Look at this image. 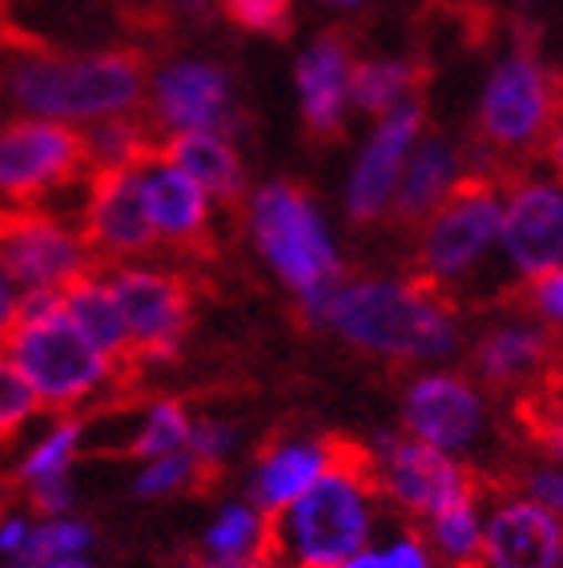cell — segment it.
<instances>
[{
	"instance_id": "1",
	"label": "cell",
	"mask_w": 563,
	"mask_h": 568,
	"mask_svg": "<svg viewBox=\"0 0 563 568\" xmlns=\"http://www.w3.org/2000/svg\"><path fill=\"white\" fill-rule=\"evenodd\" d=\"M306 323L358 355L399 367H439L463 351V318L451 295L419 274H347L303 306Z\"/></svg>"
},
{
	"instance_id": "2",
	"label": "cell",
	"mask_w": 563,
	"mask_h": 568,
	"mask_svg": "<svg viewBox=\"0 0 563 568\" xmlns=\"http://www.w3.org/2000/svg\"><path fill=\"white\" fill-rule=\"evenodd\" d=\"M150 73L137 53L101 49V53H53V49H17L4 65V89L29 118L61 121L73 130L109 118H130L145 105Z\"/></svg>"
},
{
	"instance_id": "3",
	"label": "cell",
	"mask_w": 563,
	"mask_h": 568,
	"mask_svg": "<svg viewBox=\"0 0 563 568\" xmlns=\"http://www.w3.org/2000/svg\"><path fill=\"white\" fill-rule=\"evenodd\" d=\"M387 525L382 496L358 448H342L335 468L270 516V557L278 568H338Z\"/></svg>"
},
{
	"instance_id": "4",
	"label": "cell",
	"mask_w": 563,
	"mask_h": 568,
	"mask_svg": "<svg viewBox=\"0 0 563 568\" xmlns=\"http://www.w3.org/2000/svg\"><path fill=\"white\" fill-rule=\"evenodd\" d=\"M0 355L21 372L37 404L53 416H76L101 404L121 383L125 367L101 355L93 343L73 327L61 295L29 291L21 295V315L0 339Z\"/></svg>"
},
{
	"instance_id": "5",
	"label": "cell",
	"mask_w": 563,
	"mask_h": 568,
	"mask_svg": "<svg viewBox=\"0 0 563 568\" xmlns=\"http://www.w3.org/2000/svg\"><path fill=\"white\" fill-rule=\"evenodd\" d=\"M238 206L254 258L282 291H290L298 311L323 298L338 278H347L335 222L298 182L270 178L246 190Z\"/></svg>"
},
{
	"instance_id": "6",
	"label": "cell",
	"mask_w": 563,
	"mask_h": 568,
	"mask_svg": "<svg viewBox=\"0 0 563 568\" xmlns=\"http://www.w3.org/2000/svg\"><path fill=\"white\" fill-rule=\"evenodd\" d=\"M563 105L560 77L531 44H511L491 61L475 93V145L483 174H515L540 153Z\"/></svg>"
},
{
	"instance_id": "7",
	"label": "cell",
	"mask_w": 563,
	"mask_h": 568,
	"mask_svg": "<svg viewBox=\"0 0 563 568\" xmlns=\"http://www.w3.org/2000/svg\"><path fill=\"white\" fill-rule=\"evenodd\" d=\"M503 178H467L443 206L414 226V274L455 298L499 266Z\"/></svg>"
},
{
	"instance_id": "8",
	"label": "cell",
	"mask_w": 563,
	"mask_h": 568,
	"mask_svg": "<svg viewBox=\"0 0 563 568\" xmlns=\"http://www.w3.org/2000/svg\"><path fill=\"white\" fill-rule=\"evenodd\" d=\"M358 456L379 488L382 508L407 525H422L431 513L479 488L471 464L439 448H427L414 436H407L399 424L375 432L367 448H358Z\"/></svg>"
},
{
	"instance_id": "9",
	"label": "cell",
	"mask_w": 563,
	"mask_h": 568,
	"mask_svg": "<svg viewBox=\"0 0 563 568\" xmlns=\"http://www.w3.org/2000/svg\"><path fill=\"white\" fill-rule=\"evenodd\" d=\"M399 427L427 448H439L447 456L471 464L491 439L488 387L471 372H459L447 363L419 367L411 379L402 383Z\"/></svg>"
},
{
	"instance_id": "10",
	"label": "cell",
	"mask_w": 563,
	"mask_h": 568,
	"mask_svg": "<svg viewBox=\"0 0 563 568\" xmlns=\"http://www.w3.org/2000/svg\"><path fill=\"white\" fill-rule=\"evenodd\" d=\"M0 266L9 278L29 291L61 295L81 274L98 271L81 226L37 206H0Z\"/></svg>"
},
{
	"instance_id": "11",
	"label": "cell",
	"mask_w": 563,
	"mask_h": 568,
	"mask_svg": "<svg viewBox=\"0 0 563 568\" xmlns=\"http://www.w3.org/2000/svg\"><path fill=\"white\" fill-rule=\"evenodd\" d=\"M85 178V145L73 125L24 113L0 130V206H33Z\"/></svg>"
},
{
	"instance_id": "12",
	"label": "cell",
	"mask_w": 563,
	"mask_h": 568,
	"mask_svg": "<svg viewBox=\"0 0 563 568\" xmlns=\"http://www.w3.org/2000/svg\"><path fill=\"white\" fill-rule=\"evenodd\" d=\"M130 327L133 363H157L177 355L194 323V291L182 274L157 263H117L105 271Z\"/></svg>"
},
{
	"instance_id": "13",
	"label": "cell",
	"mask_w": 563,
	"mask_h": 568,
	"mask_svg": "<svg viewBox=\"0 0 563 568\" xmlns=\"http://www.w3.org/2000/svg\"><path fill=\"white\" fill-rule=\"evenodd\" d=\"M499 266L515 286L563 266V186L552 174L523 165L503 178Z\"/></svg>"
},
{
	"instance_id": "14",
	"label": "cell",
	"mask_w": 563,
	"mask_h": 568,
	"mask_svg": "<svg viewBox=\"0 0 563 568\" xmlns=\"http://www.w3.org/2000/svg\"><path fill=\"white\" fill-rule=\"evenodd\" d=\"M145 121L162 138L197 130H234L238 89L234 77L214 57H174L150 73L145 85Z\"/></svg>"
},
{
	"instance_id": "15",
	"label": "cell",
	"mask_w": 563,
	"mask_h": 568,
	"mask_svg": "<svg viewBox=\"0 0 563 568\" xmlns=\"http://www.w3.org/2000/svg\"><path fill=\"white\" fill-rule=\"evenodd\" d=\"M422 130H427V118H422L419 101L370 121V130L362 133V142L350 158L347 178H342V214L355 226H375L395 214L402 170L411 162V150L419 145Z\"/></svg>"
},
{
	"instance_id": "16",
	"label": "cell",
	"mask_w": 563,
	"mask_h": 568,
	"mask_svg": "<svg viewBox=\"0 0 563 568\" xmlns=\"http://www.w3.org/2000/svg\"><path fill=\"white\" fill-rule=\"evenodd\" d=\"M76 226H81L98 263H137L150 251H157V234H153L150 210H145L137 165L89 174Z\"/></svg>"
},
{
	"instance_id": "17",
	"label": "cell",
	"mask_w": 563,
	"mask_h": 568,
	"mask_svg": "<svg viewBox=\"0 0 563 568\" xmlns=\"http://www.w3.org/2000/svg\"><path fill=\"white\" fill-rule=\"evenodd\" d=\"M467 359H471V375L488 392H523L552 372L555 335L528 311H511L479 327Z\"/></svg>"
},
{
	"instance_id": "18",
	"label": "cell",
	"mask_w": 563,
	"mask_h": 568,
	"mask_svg": "<svg viewBox=\"0 0 563 568\" xmlns=\"http://www.w3.org/2000/svg\"><path fill=\"white\" fill-rule=\"evenodd\" d=\"M141 194H145V210H150L153 234L157 246L170 251H202L214 234L217 202L197 186L194 178L177 170L162 150L145 153L137 162Z\"/></svg>"
},
{
	"instance_id": "19",
	"label": "cell",
	"mask_w": 563,
	"mask_h": 568,
	"mask_svg": "<svg viewBox=\"0 0 563 568\" xmlns=\"http://www.w3.org/2000/svg\"><path fill=\"white\" fill-rule=\"evenodd\" d=\"M560 552L563 520L543 513L515 488L488 496L479 568H560Z\"/></svg>"
},
{
	"instance_id": "20",
	"label": "cell",
	"mask_w": 563,
	"mask_h": 568,
	"mask_svg": "<svg viewBox=\"0 0 563 568\" xmlns=\"http://www.w3.org/2000/svg\"><path fill=\"white\" fill-rule=\"evenodd\" d=\"M355 49L338 33L306 41L294 57V101L303 125L315 138H335L350 121V85H355Z\"/></svg>"
},
{
	"instance_id": "21",
	"label": "cell",
	"mask_w": 563,
	"mask_h": 568,
	"mask_svg": "<svg viewBox=\"0 0 563 568\" xmlns=\"http://www.w3.org/2000/svg\"><path fill=\"white\" fill-rule=\"evenodd\" d=\"M342 456V444L323 436H278L254 456L246 471V500H254L266 516H278L306 488H315Z\"/></svg>"
},
{
	"instance_id": "22",
	"label": "cell",
	"mask_w": 563,
	"mask_h": 568,
	"mask_svg": "<svg viewBox=\"0 0 563 568\" xmlns=\"http://www.w3.org/2000/svg\"><path fill=\"white\" fill-rule=\"evenodd\" d=\"M475 174H483V165H479V158L467 145H459L447 133L422 130L419 145L411 150V162L402 170L390 219H399L402 226H419L431 210L443 206L447 197Z\"/></svg>"
},
{
	"instance_id": "23",
	"label": "cell",
	"mask_w": 563,
	"mask_h": 568,
	"mask_svg": "<svg viewBox=\"0 0 563 568\" xmlns=\"http://www.w3.org/2000/svg\"><path fill=\"white\" fill-rule=\"evenodd\" d=\"M157 150L194 178L197 186L214 197L217 206H238L249 190L246 158H242L234 133L226 130H197V133H174L162 138Z\"/></svg>"
},
{
	"instance_id": "24",
	"label": "cell",
	"mask_w": 563,
	"mask_h": 568,
	"mask_svg": "<svg viewBox=\"0 0 563 568\" xmlns=\"http://www.w3.org/2000/svg\"><path fill=\"white\" fill-rule=\"evenodd\" d=\"M270 557V516L246 496L217 504L197 540V568H254Z\"/></svg>"
},
{
	"instance_id": "25",
	"label": "cell",
	"mask_w": 563,
	"mask_h": 568,
	"mask_svg": "<svg viewBox=\"0 0 563 568\" xmlns=\"http://www.w3.org/2000/svg\"><path fill=\"white\" fill-rule=\"evenodd\" d=\"M61 306L65 315L73 318V327L85 335L101 355H109L113 363L130 367L133 363V343L130 327H125V315H121V303L109 286L105 271H89L81 274L76 283H69L61 291Z\"/></svg>"
},
{
	"instance_id": "26",
	"label": "cell",
	"mask_w": 563,
	"mask_h": 568,
	"mask_svg": "<svg viewBox=\"0 0 563 568\" xmlns=\"http://www.w3.org/2000/svg\"><path fill=\"white\" fill-rule=\"evenodd\" d=\"M483 525H488V493L471 488L467 496H459L447 508L427 516L419 532L431 545L439 568H479Z\"/></svg>"
},
{
	"instance_id": "27",
	"label": "cell",
	"mask_w": 563,
	"mask_h": 568,
	"mask_svg": "<svg viewBox=\"0 0 563 568\" xmlns=\"http://www.w3.org/2000/svg\"><path fill=\"white\" fill-rule=\"evenodd\" d=\"M422 69L411 57H358L355 85H350V105L367 121L395 113L402 105L419 101Z\"/></svg>"
},
{
	"instance_id": "28",
	"label": "cell",
	"mask_w": 563,
	"mask_h": 568,
	"mask_svg": "<svg viewBox=\"0 0 563 568\" xmlns=\"http://www.w3.org/2000/svg\"><path fill=\"white\" fill-rule=\"evenodd\" d=\"M85 448V419L76 416H57L53 424L44 427L41 436L21 452L17 468H12V484L17 488H33L41 480H61L73 476V464Z\"/></svg>"
},
{
	"instance_id": "29",
	"label": "cell",
	"mask_w": 563,
	"mask_h": 568,
	"mask_svg": "<svg viewBox=\"0 0 563 568\" xmlns=\"http://www.w3.org/2000/svg\"><path fill=\"white\" fill-rule=\"evenodd\" d=\"M81 145H85L89 174H98V170H133L145 153L157 150V145H153L150 121H141L137 113L85 125V130H81Z\"/></svg>"
},
{
	"instance_id": "30",
	"label": "cell",
	"mask_w": 563,
	"mask_h": 568,
	"mask_svg": "<svg viewBox=\"0 0 563 568\" xmlns=\"http://www.w3.org/2000/svg\"><path fill=\"white\" fill-rule=\"evenodd\" d=\"M190 432H194V412L182 404V399H150L133 416V432L125 439V452L133 459H153V456H170V452L190 448Z\"/></svg>"
},
{
	"instance_id": "31",
	"label": "cell",
	"mask_w": 563,
	"mask_h": 568,
	"mask_svg": "<svg viewBox=\"0 0 563 568\" xmlns=\"http://www.w3.org/2000/svg\"><path fill=\"white\" fill-rule=\"evenodd\" d=\"M93 540L98 536H93L89 520H76V516H41V520H33L29 545L21 548V557L12 560V568H37L57 557H89Z\"/></svg>"
},
{
	"instance_id": "32",
	"label": "cell",
	"mask_w": 563,
	"mask_h": 568,
	"mask_svg": "<svg viewBox=\"0 0 563 568\" xmlns=\"http://www.w3.org/2000/svg\"><path fill=\"white\" fill-rule=\"evenodd\" d=\"M197 480H206L202 468H197V459L185 452H170V456H153V459H141L137 476H133V493L141 500H170V496H182L190 493Z\"/></svg>"
},
{
	"instance_id": "33",
	"label": "cell",
	"mask_w": 563,
	"mask_h": 568,
	"mask_svg": "<svg viewBox=\"0 0 563 568\" xmlns=\"http://www.w3.org/2000/svg\"><path fill=\"white\" fill-rule=\"evenodd\" d=\"M242 452V427L229 424L222 416H194V432H190V456L197 459L202 476H214V471L229 468Z\"/></svg>"
},
{
	"instance_id": "34",
	"label": "cell",
	"mask_w": 563,
	"mask_h": 568,
	"mask_svg": "<svg viewBox=\"0 0 563 568\" xmlns=\"http://www.w3.org/2000/svg\"><path fill=\"white\" fill-rule=\"evenodd\" d=\"M37 412H41V404H37V395L29 392V383H24L21 372L0 355V444H9Z\"/></svg>"
},
{
	"instance_id": "35",
	"label": "cell",
	"mask_w": 563,
	"mask_h": 568,
	"mask_svg": "<svg viewBox=\"0 0 563 568\" xmlns=\"http://www.w3.org/2000/svg\"><path fill=\"white\" fill-rule=\"evenodd\" d=\"M515 493L528 496L531 504H540L543 513H552L563 520V459H531L515 476Z\"/></svg>"
},
{
	"instance_id": "36",
	"label": "cell",
	"mask_w": 563,
	"mask_h": 568,
	"mask_svg": "<svg viewBox=\"0 0 563 568\" xmlns=\"http://www.w3.org/2000/svg\"><path fill=\"white\" fill-rule=\"evenodd\" d=\"M222 12L238 24L242 33L274 37L294 17V0H222Z\"/></svg>"
},
{
	"instance_id": "37",
	"label": "cell",
	"mask_w": 563,
	"mask_h": 568,
	"mask_svg": "<svg viewBox=\"0 0 563 568\" xmlns=\"http://www.w3.org/2000/svg\"><path fill=\"white\" fill-rule=\"evenodd\" d=\"M520 303H523V311H528L531 318H540L543 327L560 339V335H563V266H555V271H547V274H540V278L523 283Z\"/></svg>"
},
{
	"instance_id": "38",
	"label": "cell",
	"mask_w": 563,
	"mask_h": 568,
	"mask_svg": "<svg viewBox=\"0 0 563 568\" xmlns=\"http://www.w3.org/2000/svg\"><path fill=\"white\" fill-rule=\"evenodd\" d=\"M24 500L37 516H69L76 504L73 476H61V480H41L33 488H24Z\"/></svg>"
},
{
	"instance_id": "39",
	"label": "cell",
	"mask_w": 563,
	"mask_h": 568,
	"mask_svg": "<svg viewBox=\"0 0 563 568\" xmlns=\"http://www.w3.org/2000/svg\"><path fill=\"white\" fill-rule=\"evenodd\" d=\"M29 532H33V520H29V516H21V513L0 516V557L9 560V565L21 557V548L29 545Z\"/></svg>"
},
{
	"instance_id": "40",
	"label": "cell",
	"mask_w": 563,
	"mask_h": 568,
	"mask_svg": "<svg viewBox=\"0 0 563 568\" xmlns=\"http://www.w3.org/2000/svg\"><path fill=\"white\" fill-rule=\"evenodd\" d=\"M540 162H543V174H552L563 186V105H560L552 130H547V138H543V145H540Z\"/></svg>"
},
{
	"instance_id": "41",
	"label": "cell",
	"mask_w": 563,
	"mask_h": 568,
	"mask_svg": "<svg viewBox=\"0 0 563 568\" xmlns=\"http://www.w3.org/2000/svg\"><path fill=\"white\" fill-rule=\"evenodd\" d=\"M535 444H540V456L563 459V412H540Z\"/></svg>"
},
{
	"instance_id": "42",
	"label": "cell",
	"mask_w": 563,
	"mask_h": 568,
	"mask_svg": "<svg viewBox=\"0 0 563 568\" xmlns=\"http://www.w3.org/2000/svg\"><path fill=\"white\" fill-rule=\"evenodd\" d=\"M17 315H21V286L12 283L9 271L0 266V339H4V335L12 331Z\"/></svg>"
},
{
	"instance_id": "43",
	"label": "cell",
	"mask_w": 563,
	"mask_h": 568,
	"mask_svg": "<svg viewBox=\"0 0 563 568\" xmlns=\"http://www.w3.org/2000/svg\"><path fill=\"white\" fill-rule=\"evenodd\" d=\"M37 568H93V560L89 557H57V560H44V565Z\"/></svg>"
},
{
	"instance_id": "44",
	"label": "cell",
	"mask_w": 563,
	"mask_h": 568,
	"mask_svg": "<svg viewBox=\"0 0 563 568\" xmlns=\"http://www.w3.org/2000/svg\"><path fill=\"white\" fill-rule=\"evenodd\" d=\"M323 9H335V12H358L367 9V0H318Z\"/></svg>"
},
{
	"instance_id": "45",
	"label": "cell",
	"mask_w": 563,
	"mask_h": 568,
	"mask_svg": "<svg viewBox=\"0 0 563 568\" xmlns=\"http://www.w3.org/2000/svg\"><path fill=\"white\" fill-rule=\"evenodd\" d=\"M170 4H177V9H185V12H202V9H206V0H170Z\"/></svg>"
},
{
	"instance_id": "46",
	"label": "cell",
	"mask_w": 563,
	"mask_h": 568,
	"mask_svg": "<svg viewBox=\"0 0 563 568\" xmlns=\"http://www.w3.org/2000/svg\"><path fill=\"white\" fill-rule=\"evenodd\" d=\"M9 513V488H4V476H0V516Z\"/></svg>"
},
{
	"instance_id": "47",
	"label": "cell",
	"mask_w": 563,
	"mask_h": 568,
	"mask_svg": "<svg viewBox=\"0 0 563 568\" xmlns=\"http://www.w3.org/2000/svg\"><path fill=\"white\" fill-rule=\"evenodd\" d=\"M254 568H278V565H274V560H266V565H254Z\"/></svg>"
},
{
	"instance_id": "48",
	"label": "cell",
	"mask_w": 563,
	"mask_h": 568,
	"mask_svg": "<svg viewBox=\"0 0 563 568\" xmlns=\"http://www.w3.org/2000/svg\"><path fill=\"white\" fill-rule=\"evenodd\" d=\"M520 4H535V0H520Z\"/></svg>"
},
{
	"instance_id": "49",
	"label": "cell",
	"mask_w": 563,
	"mask_h": 568,
	"mask_svg": "<svg viewBox=\"0 0 563 568\" xmlns=\"http://www.w3.org/2000/svg\"><path fill=\"white\" fill-rule=\"evenodd\" d=\"M560 568H563V552H560Z\"/></svg>"
}]
</instances>
